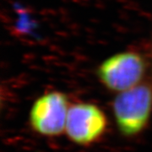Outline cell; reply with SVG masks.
<instances>
[{"label": "cell", "instance_id": "obj_4", "mask_svg": "<svg viewBox=\"0 0 152 152\" xmlns=\"http://www.w3.org/2000/svg\"><path fill=\"white\" fill-rule=\"evenodd\" d=\"M107 129V116L96 104L77 102L70 105L65 134L76 145L87 146L99 141Z\"/></svg>", "mask_w": 152, "mask_h": 152}, {"label": "cell", "instance_id": "obj_1", "mask_svg": "<svg viewBox=\"0 0 152 152\" xmlns=\"http://www.w3.org/2000/svg\"><path fill=\"white\" fill-rule=\"evenodd\" d=\"M113 113L120 134L134 137L149 124L152 115V86L140 83L134 88L118 93L113 102Z\"/></svg>", "mask_w": 152, "mask_h": 152}, {"label": "cell", "instance_id": "obj_2", "mask_svg": "<svg viewBox=\"0 0 152 152\" xmlns=\"http://www.w3.org/2000/svg\"><path fill=\"white\" fill-rule=\"evenodd\" d=\"M146 67L141 55L124 52L105 60L98 68L97 76L109 91L121 93L142 83Z\"/></svg>", "mask_w": 152, "mask_h": 152}, {"label": "cell", "instance_id": "obj_3", "mask_svg": "<svg viewBox=\"0 0 152 152\" xmlns=\"http://www.w3.org/2000/svg\"><path fill=\"white\" fill-rule=\"evenodd\" d=\"M69 107V99L64 93L58 91L45 93L34 102L30 110V125L40 135H61L65 133Z\"/></svg>", "mask_w": 152, "mask_h": 152}]
</instances>
